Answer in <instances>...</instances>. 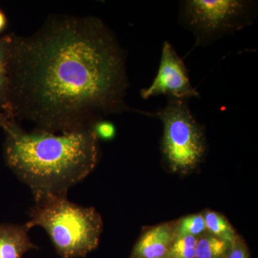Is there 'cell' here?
Returning a JSON list of instances; mask_svg holds the SVG:
<instances>
[{
  "mask_svg": "<svg viewBox=\"0 0 258 258\" xmlns=\"http://www.w3.org/2000/svg\"><path fill=\"white\" fill-rule=\"evenodd\" d=\"M8 69L19 113L40 130L91 128L102 115L128 110L125 55L98 19L57 20L10 42Z\"/></svg>",
  "mask_w": 258,
  "mask_h": 258,
  "instance_id": "obj_1",
  "label": "cell"
},
{
  "mask_svg": "<svg viewBox=\"0 0 258 258\" xmlns=\"http://www.w3.org/2000/svg\"><path fill=\"white\" fill-rule=\"evenodd\" d=\"M4 128L7 165L31 191L35 204L66 198L98 164V137L92 127L61 134L27 132L10 122Z\"/></svg>",
  "mask_w": 258,
  "mask_h": 258,
  "instance_id": "obj_2",
  "label": "cell"
},
{
  "mask_svg": "<svg viewBox=\"0 0 258 258\" xmlns=\"http://www.w3.org/2000/svg\"><path fill=\"white\" fill-rule=\"evenodd\" d=\"M26 225L46 231L56 252L62 258L86 257L98 247L103 220L93 207L76 205L66 198L35 204Z\"/></svg>",
  "mask_w": 258,
  "mask_h": 258,
  "instance_id": "obj_3",
  "label": "cell"
},
{
  "mask_svg": "<svg viewBox=\"0 0 258 258\" xmlns=\"http://www.w3.org/2000/svg\"><path fill=\"white\" fill-rule=\"evenodd\" d=\"M138 112L162 123L161 150L171 171L186 173L200 164L206 152V140L188 101L168 98L166 106L157 111Z\"/></svg>",
  "mask_w": 258,
  "mask_h": 258,
  "instance_id": "obj_4",
  "label": "cell"
},
{
  "mask_svg": "<svg viewBox=\"0 0 258 258\" xmlns=\"http://www.w3.org/2000/svg\"><path fill=\"white\" fill-rule=\"evenodd\" d=\"M257 11L254 1L185 0L180 3L179 22L195 35V48L208 46L249 26Z\"/></svg>",
  "mask_w": 258,
  "mask_h": 258,
  "instance_id": "obj_5",
  "label": "cell"
},
{
  "mask_svg": "<svg viewBox=\"0 0 258 258\" xmlns=\"http://www.w3.org/2000/svg\"><path fill=\"white\" fill-rule=\"evenodd\" d=\"M140 94L145 100L159 96L186 101L200 98V93L190 82L184 60L167 40L163 43L157 76L150 86L141 90Z\"/></svg>",
  "mask_w": 258,
  "mask_h": 258,
  "instance_id": "obj_6",
  "label": "cell"
},
{
  "mask_svg": "<svg viewBox=\"0 0 258 258\" xmlns=\"http://www.w3.org/2000/svg\"><path fill=\"white\" fill-rule=\"evenodd\" d=\"M174 237V227L171 224L156 226L142 235L132 258H167Z\"/></svg>",
  "mask_w": 258,
  "mask_h": 258,
  "instance_id": "obj_7",
  "label": "cell"
},
{
  "mask_svg": "<svg viewBox=\"0 0 258 258\" xmlns=\"http://www.w3.org/2000/svg\"><path fill=\"white\" fill-rule=\"evenodd\" d=\"M30 230L26 224H1L0 258H23L28 251L37 249L29 236Z\"/></svg>",
  "mask_w": 258,
  "mask_h": 258,
  "instance_id": "obj_8",
  "label": "cell"
},
{
  "mask_svg": "<svg viewBox=\"0 0 258 258\" xmlns=\"http://www.w3.org/2000/svg\"><path fill=\"white\" fill-rule=\"evenodd\" d=\"M203 216L206 229L211 235L225 241L230 245L238 238L230 222L220 214L208 211Z\"/></svg>",
  "mask_w": 258,
  "mask_h": 258,
  "instance_id": "obj_9",
  "label": "cell"
},
{
  "mask_svg": "<svg viewBox=\"0 0 258 258\" xmlns=\"http://www.w3.org/2000/svg\"><path fill=\"white\" fill-rule=\"evenodd\" d=\"M230 246V244L215 236H200L195 248V258H222Z\"/></svg>",
  "mask_w": 258,
  "mask_h": 258,
  "instance_id": "obj_10",
  "label": "cell"
},
{
  "mask_svg": "<svg viewBox=\"0 0 258 258\" xmlns=\"http://www.w3.org/2000/svg\"><path fill=\"white\" fill-rule=\"evenodd\" d=\"M207 230L203 215H192L181 219L174 226L175 236L191 235L199 237Z\"/></svg>",
  "mask_w": 258,
  "mask_h": 258,
  "instance_id": "obj_11",
  "label": "cell"
},
{
  "mask_svg": "<svg viewBox=\"0 0 258 258\" xmlns=\"http://www.w3.org/2000/svg\"><path fill=\"white\" fill-rule=\"evenodd\" d=\"M198 237L195 236H175L167 258H195V248Z\"/></svg>",
  "mask_w": 258,
  "mask_h": 258,
  "instance_id": "obj_12",
  "label": "cell"
},
{
  "mask_svg": "<svg viewBox=\"0 0 258 258\" xmlns=\"http://www.w3.org/2000/svg\"><path fill=\"white\" fill-rule=\"evenodd\" d=\"M10 42L0 40V98H3L10 88L9 56Z\"/></svg>",
  "mask_w": 258,
  "mask_h": 258,
  "instance_id": "obj_13",
  "label": "cell"
},
{
  "mask_svg": "<svg viewBox=\"0 0 258 258\" xmlns=\"http://www.w3.org/2000/svg\"><path fill=\"white\" fill-rule=\"evenodd\" d=\"M92 128L97 137L104 140H111L115 135L114 125L111 122L99 120L93 125Z\"/></svg>",
  "mask_w": 258,
  "mask_h": 258,
  "instance_id": "obj_14",
  "label": "cell"
},
{
  "mask_svg": "<svg viewBox=\"0 0 258 258\" xmlns=\"http://www.w3.org/2000/svg\"><path fill=\"white\" fill-rule=\"evenodd\" d=\"M230 246L232 248L227 258H248L247 250L244 249L243 244L238 242V238Z\"/></svg>",
  "mask_w": 258,
  "mask_h": 258,
  "instance_id": "obj_15",
  "label": "cell"
},
{
  "mask_svg": "<svg viewBox=\"0 0 258 258\" xmlns=\"http://www.w3.org/2000/svg\"><path fill=\"white\" fill-rule=\"evenodd\" d=\"M5 23H6V20H5L4 15L0 12V31L5 28Z\"/></svg>",
  "mask_w": 258,
  "mask_h": 258,
  "instance_id": "obj_16",
  "label": "cell"
},
{
  "mask_svg": "<svg viewBox=\"0 0 258 258\" xmlns=\"http://www.w3.org/2000/svg\"><path fill=\"white\" fill-rule=\"evenodd\" d=\"M8 123H9V122L7 121L3 117L0 116V126H3L5 128V125L8 124Z\"/></svg>",
  "mask_w": 258,
  "mask_h": 258,
  "instance_id": "obj_17",
  "label": "cell"
}]
</instances>
